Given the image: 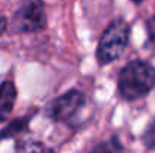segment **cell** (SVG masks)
I'll use <instances>...</instances> for the list:
<instances>
[{
    "label": "cell",
    "instance_id": "obj_8",
    "mask_svg": "<svg viewBox=\"0 0 155 153\" xmlns=\"http://www.w3.org/2000/svg\"><path fill=\"white\" fill-rule=\"evenodd\" d=\"M15 150L17 153H53V150L47 149L38 141H26V140L17 141Z\"/></svg>",
    "mask_w": 155,
    "mask_h": 153
},
{
    "label": "cell",
    "instance_id": "obj_12",
    "mask_svg": "<svg viewBox=\"0 0 155 153\" xmlns=\"http://www.w3.org/2000/svg\"><path fill=\"white\" fill-rule=\"evenodd\" d=\"M131 2H134V3H142L143 0H131Z\"/></svg>",
    "mask_w": 155,
    "mask_h": 153
},
{
    "label": "cell",
    "instance_id": "obj_1",
    "mask_svg": "<svg viewBox=\"0 0 155 153\" xmlns=\"http://www.w3.org/2000/svg\"><path fill=\"white\" fill-rule=\"evenodd\" d=\"M155 89V66L145 60L127 63L117 75V92L124 101L134 102Z\"/></svg>",
    "mask_w": 155,
    "mask_h": 153
},
{
    "label": "cell",
    "instance_id": "obj_10",
    "mask_svg": "<svg viewBox=\"0 0 155 153\" xmlns=\"http://www.w3.org/2000/svg\"><path fill=\"white\" fill-rule=\"evenodd\" d=\"M145 29H146V47L149 50H155V15L149 17L145 23Z\"/></svg>",
    "mask_w": 155,
    "mask_h": 153
},
{
    "label": "cell",
    "instance_id": "obj_6",
    "mask_svg": "<svg viewBox=\"0 0 155 153\" xmlns=\"http://www.w3.org/2000/svg\"><path fill=\"white\" fill-rule=\"evenodd\" d=\"M36 114V111H32L23 117H17L12 122H9L2 131H0V141L3 140H9V138H15L18 135H21L23 132L29 131V123L33 119V116Z\"/></svg>",
    "mask_w": 155,
    "mask_h": 153
},
{
    "label": "cell",
    "instance_id": "obj_7",
    "mask_svg": "<svg viewBox=\"0 0 155 153\" xmlns=\"http://www.w3.org/2000/svg\"><path fill=\"white\" fill-rule=\"evenodd\" d=\"M89 153H124V144L117 135H111L108 140L97 144Z\"/></svg>",
    "mask_w": 155,
    "mask_h": 153
},
{
    "label": "cell",
    "instance_id": "obj_9",
    "mask_svg": "<svg viewBox=\"0 0 155 153\" xmlns=\"http://www.w3.org/2000/svg\"><path fill=\"white\" fill-rule=\"evenodd\" d=\"M142 143L145 144V147L148 150H154L155 152V117L149 122V125L143 131V134H142Z\"/></svg>",
    "mask_w": 155,
    "mask_h": 153
},
{
    "label": "cell",
    "instance_id": "obj_5",
    "mask_svg": "<svg viewBox=\"0 0 155 153\" xmlns=\"http://www.w3.org/2000/svg\"><path fill=\"white\" fill-rule=\"evenodd\" d=\"M17 101V87L12 81H3L0 84V123L5 122L14 110Z\"/></svg>",
    "mask_w": 155,
    "mask_h": 153
},
{
    "label": "cell",
    "instance_id": "obj_4",
    "mask_svg": "<svg viewBox=\"0 0 155 153\" xmlns=\"http://www.w3.org/2000/svg\"><path fill=\"white\" fill-rule=\"evenodd\" d=\"M84 104L86 96L83 92H80L78 89H69L47 105L45 116L54 122L68 123L77 116Z\"/></svg>",
    "mask_w": 155,
    "mask_h": 153
},
{
    "label": "cell",
    "instance_id": "obj_3",
    "mask_svg": "<svg viewBox=\"0 0 155 153\" xmlns=\"http://www.w3.org/2000/svg\"><path fill=\"white\" fill-rule=\"evenodd\" d=\"M12 30L21 35L39 33L47 27L45 5L42 0H26L12 17Z\"/></svg>",
    "mask_w": 155,
    "mask_h": 153
},
{
    "label": "cell",
    "instance_id": "obj_2",
    "mask_svg": "<svg viewBox=\"0 0 155 153\" xmlns=\"http://www.w3.org/2000/svg\"><path fill=\"white\" fill-rule=\"evenodd\" d=\"M131 35V26L124 18L113 20L105 29L98 41L97 47V62L100 66L110 65L122 57L125 53Z\"/></svg>",
    "mask_w": 155,
    "mask_h": 153
},
{
    "label": "cell",
    "instance_id": "obj_11",
    "mask_svg": "<svg viewBox=\"0 0 155 153\" xmlns=\"http://www.w3.org/2000/svg\"><path fill=\"white\" fill-rule=\"evenodd\" d=\"M6 29H8V20H6V17H3L0 14V36L6 32Z\"/></svg>",
    "mask_w": 155,
    "mask_h": 153
}]
</instances>
